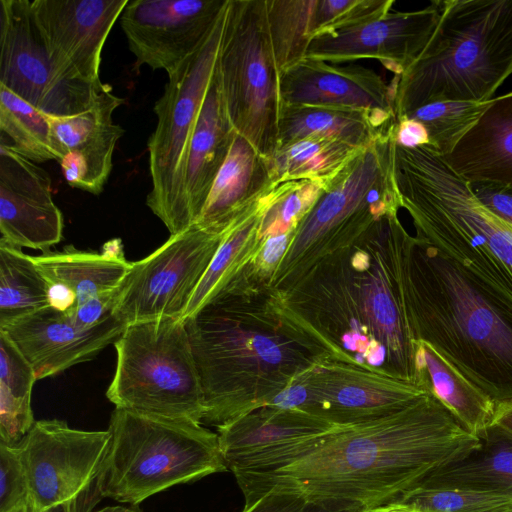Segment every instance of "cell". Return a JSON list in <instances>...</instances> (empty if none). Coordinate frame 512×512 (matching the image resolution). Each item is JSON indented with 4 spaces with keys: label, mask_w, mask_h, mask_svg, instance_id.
I'll list each match as a JSON object with an SVG mask.
<instances>
[{
    "label": "cell",
    "mask_w": 512,
    "mask_h": 512,
    "mask_svg": "<svg viewBox=\"0 0 512 512\" xmlns=\"http://www.w3.org/2000/svg\"><path fill=\"white\" fill-rule=\"evenodd\" d=\"M419 360L426 375V388L478 437L495 417V403L467 380L432 347L420 343Z\"/></svg>",
    "instance_id": "4dcf8cb0"
},
{
    "label": "cell",
    "mask_w": 512,
    "mask_h": 512,
    "mask_svg": "<svg viewBox=\"0 0 512 512\" xmlns=\"http://www.w3.org/2000/svg\"><path fill=\"white\" fill-rule=\"evenodd\" d=\"M307 501L296 494L269 491L242 512H302Z\"/></svg>",
    "instance_id": "b9f144b4"
},
{
    "label": "cell",
    "mask_w": 512,
    "mask_h": 512,
    "mask_svg": "<svg viewBox=\"0 0 512 512\" xmlns=\"http://www.w3.org/2000/svg\"><path fill=\"white\" fill-rule=\"evenodd\" d=\"M277 187L278 183H274L226 231L183 314V320L221 292L257 256L264 243L261 232L262 217L274 200Z\"/></svg>",
    "instance_id": "f1b7e54d"
},
{
    "label": "cell",
    "mask_w": 512,
    "mask_h": 512,
    "mask_svg": "<svg viewBox=\"0 0 512 512\" xmlns=\"http://www.w3.org/2000/svg\"><path fill=\"white\" fill-rule=\"evenodd\" d=\"M235 134L226 117L214 74L200 107L186 155L184 185L193 225L201 215Z\"/></svg>",
    "instance_id": "d4e9b609"
},
{
    "label": "cell",
    "mask_w": 512,
    "mask_h": 512,
    "mask_svg": "<svg viewBox=\"0 0 512 512\" xmlns=\"http://www.w3.org/2000/svg\"><path fill=\"white\" fill-rule=\"evenodd\" d=\"M362 150L337 140L309 137L277 149L267 161L273 182L308 180L325 190Z\"/></svg>",
    "instance_id": "1f68e13d"
},
{
    "label": "cell",
    "mask_w": 512,
    "mask_h": 512,
    "mask_svg": "<svg viewBox=\"0 0 512 512\" xmlns=\"http://www.w3.org/2000/svg\"><path fill=\"white\" fill-rule=\"evenodd\" d=\"M129 0H32L35 25L58 71L99 85L106 39Z\"/></svg>",
    "instance_id": "e0dca14e"
},
{
    "label": "cell",
    "mask_w": 512,
    "mask_h": 512,
    "mask_svg": "<svg viewBox=\"0 0 512 512\" xmlns=\"http://www.w3.org/2000/svg\"><path fill=\"white\" fill-rule=\"evenodd\" d=\"M274 183L267 159L245 138L235 134L196 224L211 231L225 232Z\"/></svg>",
    "instance_id": "cb8c5ba5"
},
{
    "label": "cell",
    "mask_w": 512,
    "mask_h": 512,
    "mask_svg": "<svg viewBox=\"0 0 512 512\" xmlns=\"http://www.w3.org/2000/svg\"><path fill=\"white\" fill-rule=\"evenodd\" d=\"M123 99L107 85L88 109L68 116L47 114L65 155L59 162L73 188L99 195L113 167V153L123 129L113 121V112Z\"/></svg>",
    "instance_id": "44dd1931"
},
{
    "label": "cell",
    "mask_w": 512,
    "mask_h": 512,
    "mask_svg": "<svg viewBox=\"0 0 512 512\" xmlns=\"http://www.w3.org/2000/svg\"><path fill=\"white\" fill-rule=\"evenodd\" d=\"M0 144L42 163L63 159L65 152L46 113L0 85Z\"/></svg>",
    "instance_id": "d6a6232c"
},
{
    "label": "cell",
    "mask_w": 512,
    "mask_h": 512,
    "mask_svg": "<svg viewBox=\"0 0 512 512\" xmlns=\"http://www.w3.org/2000/svg\"><path fill=\"white\" fill-rule=\"evenodd\" d=\"M47 306L48 282L33 257L0 239V328Z\"/></svg>",
    "instance_id": "e575fe53"
},
{
    "label": "cell",
    "mask_w": 512,
    "mask_h": 512,
    "mask_svg": "<svg viewBox=\"0 0 512 512\" xmlns=\"http://www.w3.org/2000/svg\"><path fill=\"white\" fill-rule=\"evenodd\" d=\"M410 322L495 406L512 403V297L421 236L408 255Z\"/></svg>",
    "instance_id": "277c9868"
},
{
    "label": "cell",
    "mask_w": 512,
    "mask_h": 512,
    "mask_svg": "<svg viewBox=\"0 0 512 512\" xmlns=\"http://www.w3.org/2000/svg\"><path fill=\"white\" fill-rule=\"evenodd\" d=\"M113 295L90 299L76 306L69 314L81 326H94L111 314Z\"/></svg>",
    "instance_id": "7bdbcfd3"
},
{
    "label": "cell",
    "mask_w": 512,
    "mask_h": 512,
    "mask_svg": "<svg viewBox=\"0 0 512 512\" xmlns=\"http://www.w3.org/2000/svg\"><path fill=\"white\" fill-rule=\"evenodd\" d=\"M399 197L416 235L512 297V225L491 213L441 155L420 156L402 177Z\"/></svg>",
    "instance_id": "8992f818"
},
{
    "label": "cell",
    "mask_w": 512,
    "mask_h": 512,
    "mask_svg": "<svg viewBox=\"0 0 512 512\" xmlns=\"http://www.w3.org/2000/svg\"><path fill=\"white\" fill-rule=\"evenodd\" d=\"M37 512H92L105 498L110 433L38 420L16 444Z\"/></svg>",
    "instance_id": "7c38bea8"
},
{
    "label": "cell",
    "mask_w": 512,
    "mask_h": 512,
    "mask_svg": "<svg viewBox=\"0 0 512 512\" xmlns=\"http://www.w3.org/2000/svg\"><path fill=\"white\" fill-rule=\"evenodd\" d=\"M0 85L44 113L68 116L91 107L108 84L65 78L35 25L31 0H0Z\"/></svg>",
    "instance_id": "9a60e30c"
},
{
    "label": "cell",
    "mask_w": 512,
    "mask_h": 512,
    "mask_svg": "<svg viewBox=\"0 0 512 512\" xmlns=\"http://www.w3.org/2000/svg\"><path fill=\"white\" fill-rule=\"evenodd\" d=\"M97 512H142L139 508V505H130V506H123V505H116V506H106Z\"/></svg>",
    "instance_id": "c3c4849f"
},
{
    "label": "cell",
    "mask_w": 512,
    "mask_h": 512,
    "mask_svg": "<svg viewBox=\"0 0 512 512\" xmlns=\"http://www.w3.org/2000/svg\"><path fill=\"white\" fill-rule=\"evenodd\" d=\"M214 74L232 129L269 160L278 147L282 104L264 0H228Z\"/></svg>",
    "instance_id": "30bf717a"
},
{
    "label": "cell",
    "mask_w": 512,
    "mask_h": 512,
    "mask_svg": "<svg viewBox=\"0 0 512 512\" xmlns=\"http://www.w3.org/2000/svg\"><path fill=\"white\" fill-rule=\"evenodd\" d=\"M480 445L431 392L389 416L289 442L229 464L244 507L269 491L339 512L394 503Z\"/></svg>",
    "instance_id": "6da1fadb"
},
{
    "label": "cell",
    "mask_w": 512,
    "mask_h": 512,
    "mask_svg": "<svg viewBox=\"0 0 512 512\" xmlns=\"http://www.w3.org/2000/svg\"><path fill=\"white\" fill-rule=\"evenodd\" d=\"M114 347L116 368L106 396L115 408L202 424L203 391L185 320L130 324Z\"/></svg>",
    "instance_id": "9c48e42d"
},
{
    "label": "cell",
    "mask_w": 512,
    "mask_h": 512,
    "mask_svg": "<svg viewBox=\"0 0 512 512\" xmlns=\"http://www.w3.org/2000/svg\"><path fill=\"white\" fill-rule=\"evenodd\" d=\"M126 325L109 314L91 327L50 306L19 318L3 330L34 370L37 380L89 361L120 337Z\"/></svg>",
    "instance_id": "ffe728a7"
},
{
    "label": "cell",
    "mask_w": 512,
    "mask_h": 512,
    "mask_svg": "<svg viewBox=\"0 0 512 512\" xmlns=\"http://www.w3.org/2000/svg\"><path fill=\"white\" fill-rule=\"evenodd\" d=\"M412 237L389 212L292 291H268L269 303L325 358L421 386L407 298Z\"/></svg>",
    "instance_id": "7a4b0ae2"
},
{
    "label": "cell",
    "mask_w": 512,
    "mask_h": 512,
    "mask_svg": "<svg viewBox=\"0 0 512 512\" xmlns=\"http://www.w3.org/2000/svg\"><path fill=\"white\" fill-rule=\"evenodd\" d=\"M104 496L139 505L178 484L227 470L215 432L201 424L115 408Z\"/></svg>",
    "instance_id": "ba28073f"
},
{
    "label": "cell",
    "mask_w": 512,
    "mask_h": 512,
    "mask_svg": "<svg viewBox=\"0 0 512 512\" xmlns=\"http://www.w3.org/2000/svg\"><path fill=\"white\" fill-rule=\"evenodd\" d=\"M280 97L282 105L340 106L395 114L392 84L361 65L305 58L281 74Z\"/></svg>",
    "instance_id": "7402d4cb"
},
{
    "label": "cell",
    "mask_w": 512,
    "mask_h": 512,
    "mask_svg": "<svg viewBox=\"0 0 512 512\" xmlns=\"http://www.w3.org/2000/svg\"><path fill=\"white\" fill-rule=\"evenodd\" d=\"M48 301L53 309L69 314L76 307L77 297L68 286L48 282Z\"/></svg>",
    "instance_id": "f6af8a7d"
},
{
    "label": "cell",
    "mask_w": 512,
    "mask_h": 512,
    "mask_svg": "<svg viewBox=\"0 0 512 512\" xmlns=\"http://www.w3.org/2000/svg\"><path fill=\"white\" fill-rule=\"evenodd\" d=\"M29 498L25 472L16 445L0 442V512H9Z\"/></svg>",
    "instance_id": "ab89813d"
},
{
    "label": "cell",
    "mask_w": 512,
    "mask_h": 512,
    "mask_svg": "<svg viewBox=\"0 0 512 512\" xmlns=\"http://www.w3.org/2000/svg\"><path fill=\"white\" fill-rule=\"evenodd\" d=\"M439 17L438 0L420 10L389 11L367 23L315 37L306 58L335 64L375 59L399 76L425 48Z\"/></svg>",
    "instance_id": "ac0fdd59"
},
{
    "label": "cell",
    "mask_w": 512,
    "mask_h": 512,
    "mask_svg": "<svg viewBox=\"0 0 512 512\" xmlns=\"http://www.w3.org/2000/svg\"><path fill=\"white\" fill-rule=\"evenodd\" d=\"M478 438V447L434 470L415 487L512 495V434L492 423Z\"/></svg>",
    "instance_id": "83f0119b"
},
{
    "label": "cell",
    "mask_w": 512,
    "mask_h": 512,
    "mask_svg": "<svg viewBox=\"0 0 512 512\" xmlns=\"http://www.w3.org/2000/svg\"><path fill=\"white\" fill-rule=\"evenodd\" d=\"M226 231L194 224L170 235L145 258L132 262L114 292L111 314L126 326L162 318L182 319Z\"/></svg>",
    "instance_id": "4fadbf2b"
},
{
    "label": "cell",
    "mask_w": 512,
    "mask_h": 512,
    "mask_svg": "<svg viewBox=\"0 0 512 512\" xmlns=\"http://www.w3.org/2000/svg\"><path fill=\"white\" fill-rule=\"evenodd\" d=\"M47 171L0 144L1 239L45 253L63 237L64 219Z\"/></svg>",
    "instance_id": "d6986e66"
},
{
    "label": "cell",
    "mask_w": 512,
    "mask_h": 512,
    "mask_svg": "<svg viewBox=\"0 0 512 512\" xmlns=\"http://www.w3.org/2000/svg\"><path fill=\"white\" fill-rule=\"evenodd\" d=\"M438 23L417 59L394 76L400 119L439 101L484 102L512 74V0H438Z\"/></svg>",
    "instance_id": "5b68a950"
},
{
    "label": "cell",
    "mask_w": 512,
    "mask_h": 512,
    "mask_svg": "<svg viewBox=\"0 0 512 512\" xmlns=\"http://www.w3.org/2000/svg\"><path fill=\"white\" fill-rule=\"evenodd\" d=\"M490 101L491 99L484 102H433L411 111L404 117L422 124L427 132L428 145L441 156H445L476 124L490 105Z\"/></svg>",
    "instance_id": "8d00e7d4"
},
{
    "label": "cell",
    "mask_w": 512,
    "mask_h": 512,
    "mask_svg": "<svg viewBox=\"0 0 512 512\" xmlns=\"http://www.w3.org/2000/svg\"><path fill=\"white\" fill-rule=\"evenodd\" d=\"M226 8L204 44L168 75L154 106L157 125L148 140L152 188L146 204L170 235L193 226L184 185L187 148L214 75Z\"/></svg>",
    "instance_id": "8fae6325"
},
{
    "label": "cell",
    "mask_w": 512,
    "mask_h": 512,
    "mask_svg": "<svg viewBox=\"0 0 512 512\" xmlns=\"http://www.w3.org/2000/svg\"><path fill=\"white\" fill-rule=\"evenodd\" d=\"M315 0H264V18L272 54L282 74L306 58L316 37Z\"/></svg>",
    "instance_id": "d590c367"
},
{
    "label": "cell",
    "mask_w": 512,
    "mask_h": 512,
    "mask_svg": "<svg viewBox=\"0 0 512 512\" xmlns=\"http://www.w3.org/2000/svg\"><path fill=\"white\" fill-rule=\"evenodd\" d=\"M324 187L308 180L279 182L274 200L263 214L262 238L294 232Z\"/></svg>",
    "instance_id": "f35d334b"
},
{
    "label": "cell",
    "mask_w": 512,
    "mask_h": 512,
    "mask_svg": "<svg viewBox=\"0 0 512 512\" xmlns=\"http://www.w3.org/2000/svg\"><path fill=\"white\" fill-rule=\"evenodd\" d=\"M228 0H129L120 16L136 66L175 71L207 40Z\"/></svg>",
    "instance_id": "2e32d148"
},
{
    "label": "cell",
    "mask_w": 512,
    "mask_h": 512,
    "mask_svg": "<svg viewBox=\"0 0 512 512\" xmlns=\"http://www.w3.org/2000/svg\"><path fill=\"white\" fill-rule=\"evenodd\" d=\"M392 138L396 145L406 148L428 144L427 132L423 125L406 117L396 119Z\"/></svg>",
    "instance_id": "ee69618b"
},
{
    "label": "cell",
    "mask_w": 512,
    "mask_h": 512,
    "mask_svg": "<svg viewBox=\"0 0 512 512\" xmlns=\"http://www.w3.org/2000/svg\"><path fill=\"white\" fill-rule=\"evenodd\" d=\"M393 127L323 191L296 228L269 291H292L320 262L353 246L382 216L399 211L392 178Z\"/></svg>",
    "instance_id": "52a82bcc"
},
{
    "label": "cell",
    "mask_w": 512,
    "mask_h": 512,
    "mask_svg": "<svg viewBox=\"0 0 512 512\" xmlns=\"http://www.w3.org/2000/svg\"><path fill=\"white\" fill-rule=\"evenodd\" d=\"M442 157L468 183L512 188V91L492 98L476 124Z\"/></svg>",
    "instance_id": "603a6c76"
},
{
    "label": "cell",
    "mask_w": 512,
    "mask_h": 512,
    "mask_svg": "<svg viewBox=\"0 0 512 512\" xmlns=\"http://www.w3.org/2000/svg\"><path fill=\"white\" fill-rule=\"evenodd\" d=\"M336 426L339 425L301 410L265 405L216 428L228 466L243 457L320 435Z\"/></svg>",
    "instance_id": "4316f807"
},
{
    "label": "cell",
    "mask_w": 512,
    "mask_h": 512,
    "mask_svg": "<svg viewBox=\"0 0 512 512\" xmlns=\"http://www.w3.org/2000/svg\"><path fill=\"white\" fill-rule=\"evenodd\" d=\"M204 399L221 426L267 405L325 358L273 309L267 291H224L185 319Z\"/></svg>",
    "instance_id": "3957f363"
},
{
    "label": "cell",
    "mask_w": 512,
    "mask_h": 512,
    "mask_svg": "<svg viewBox=\"0 0 512 512\" xmlns=\"http://www.w3.org/2000/svg\"><path fill=\"white\" fill-rule=\"evenodd\" d=\"M357 512H411L398 504H388L373 508L363 509Z\"/></svg>",
    "instance_id": "7dc6e473"
},
{
    "label": "cell",
    "mask_w": 512,
    "mask_h": 512,
    "mask_svg": "<svg viewBox=\"0 0 512 512\" xmlns=\"http://www.w3.org/2000/svg\"><path fill=\"white\" fill-rule=\"evenodd\" d=\"M493 423L512 434V403L496 405Z\"/></svg>",
    "instance_id": "bcb514c9"
},
{
    "label": "cell",
    "mask_w": 512,
    "mask_h": 512,
    "mask_svg": "<svg viewBox=\"0 0 512 512\" xmlns=\"http://www.w3.org/2000/svg\"><path fill=\"white\" fill-rule=\"evenodd\" d=\"M36 380L29 362L0 330V442L18 444L36 422L31 405Z\"/></svg>",
    "instance_id": "836d02e7"
},
{
    "label": "cell",
    "mask_w": 512,
    "mask_h": 512,
    "mask_svg": "<svg viewBox=\"0 0 512 512\" xmlns=\"http://www.w3.org/2000/svg\"><path fill=\"white\" fill-rule=\"evenodd\" d=\"M32 257L47 282L72 289L77 297L76 306L96 297L113 295L132 264L124 254L82 251L72 245Z\"/></svg>",
    "instance_id": "f546056e"
},
{
    "label": "cell",
    "mask_w": 512,
    "mask_h": 512,
    "mask_svg": "<svg viewBox=\"0 0 512 512\" xmlns=\"http://www.w3.org/2000/svg\"><path fill=\"white\" fill-rule=\"evenodd\" d=\"M392 504L411 512H512V495L415 487Z\"/></svg>",
    "instance_id": "74e56055"
},
{
    "label": "cell",
    "mask_w": 512,
    "mask_h": 512,
    "mask_svg": "<svg viewBox=\"0 0 512 512\" xmlns=\"http://www.w3.org/2000/svg\"><path fill=\"white\" fill-rule=\"evenodd\" d=\"M9 512H37V510L28 498L24 503L10 510Z\"/></svg>",
    "instance_id": "f907efd6"
},
{
    "label": "cell",
    "mask_w": 512,
    "mask_h": 512,
    "mask_svg": "<svg viewBox=\"0 0 512 512\" xmlns=\"http://www.w3.org/2000/svg\"><path fill=\"white\" fill-rule=\"evenodd\" d=\"M417 384L323 358L284 392L290 408L334 425H353L399 412L428 393Z\"/></svg>",
    "instance_id": "5bb4252c"
},
{
    "label": "cell",
    "mask_w": 512,
    "mask_h": 512,
    "mask_svg": "<svg viewBox=\"0 0 512 512\" xmlns=\"http://www.w3.org/2000/svg\"><path fill=\"white\" fill-rule=\"evenodd\" d=\"M302 512H339L333 509H330L326 506L307 502L305 507L303 508Z\"/></svg>",
    "instance_id": "681fc988"
},
{
    "label": "cell",
    "mask_w": 512,
    "mask_h": 512,
    "mask_svg": "<svg viewBox=\"0 0 512 512\" xmlns=\"http://www.w3.org/2000/svg\"><path fill=\"white\" fill-rule=\"evenodd\" d=\"M469 185L476 198L491 213L512 225V188L490 182Z\"/></svg>",
    "instance_id": "60d3db41"
},
{
    "label": "cell",
    "mask_w": 512,
    "mask_h": 512,
    "mask_svg": "<svg viewBox=\"0 0 512 512\" xmlns=\"http://www.w3.org/2000/svg\"><path fill=\"white\" fill-rule=\"evenodd\" d=\"M394 113L340 106L282 105L277 149L295 141L321 137L364 149L390 133Z\"/></svg>",
    "instance_id": "484cf974"
}]
</instances>
